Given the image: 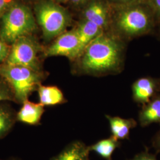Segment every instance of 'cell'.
<instances>
[{
    "instance_id": "18",
    "label": "cell",
    "mask_w": 160,
    "mask_h": 160,
    "mask_svg": "<svg viewBox=\"0 0 160 160\" xmlns=\"http://www.w3.org/2000/svg\"><path fill=\"white\" fill-rule=\"evenodd\" d=\"M6 101L15 102L11 87L5 80L0 77V103Z\"/></svg>"
},
{
    "instance_id": "15",
    "label": "cell",
    "mask_w": 160,
    "mask_h": 160,
    "mask_svg": "<svg viewBox=\"0 0 160 160\" xmlns=\"http://www.w3.org/2000/svg\"><path fill=\"white\" fill-rule=\"evenodd\" d=\"M38 92L39 103L45 106H54L67 102L61 90L55 86H39Z\"/></svg>"
},
{
    "instance_id": "8",
    "label": "cell",
    "mask_w": 160,
    "mask_h": 160,
    "mask_svg": "<svg viewBox=\"0 0 160 160\" xmlns=\"http://www.w3.org/2000/svg\"><path fill=\"white\" fill-rule=\"evenodd\" d=\"M111 12L106 0H92L82 8L81 19L94 23L106 31L110 27Z\"/></svg>"
},
{
    "instance_id": "14",
    "label": "cell",
    "mask_w": 160,
    "mask_h": 160,
    "mask_svg": "<svg viewBox=\"0 0 160 160\" xmlns=\"http://www.w3.org/2000/svg\"><path fill=\"white\" fill-rule=\"evenodd\" d=\"M90 152L89 147L81 141H75L51 160H89Z\"/></svg>"
},
{
    "instance_id": "16",
    "label": "cell",
    "mask_w": 160,
    "mask_h": 160,
    "mask_svg": "<svg viewBox=\"0 0 160 160\" xmlns=\"http://www.w3.org/2000/svg\"><path fill=\"white\" fill-rule=\"evenodd\" d=\"M17 112L7 103H0V139L5 137L17 122Z\"/></svg>"
},
{
    "instance_id": "1",
    "label": "cell",
    "mask_w": 160,
    "mask_h": 160,
    "mask_svg": "<svg viewBox=\"0 0 160 160\" xmlns=\"http://www.w3.org/2000/svg\"><path fill=\"white\" fill-rule=\"evenodd\" d=\"M125 48L124 40L104 31L75 61L74 72L94 77L118 74L123 67Z\"/></svg>"
},
{
    "instance_id": "3",
    "label": "cell",
    "mask_w": 160,
    "mask_h": 160,
    "mask_svg": "<svg viewBox=\"0 0 160 160\" xmlns=\"http://www.w3.org/2000/svg\"><path fill=\"white\" fill-rule=\"evenodd\" d=\"M0 77L11 87L15 102L22 104L37 91L46 75L42 71L4 63L0 66Z\"/></svg>"
},
{
    "instance_id": "6",
    "label": "cell",
    "mask_w": 160,
    "mask_h": 160,
    "mask_svg": "<svg viewBox=\"0 0 160 160\" xmlns=\"http://www.w3.org/2000/svg\"><path fill=\"white\" fill-rule=\"evenodd\" d=\"M11 46L6 64L42 71L39 58V53L42 48L30 35L18 39Z\"/></svg>"
},
{
    "instance_id": "12",
    "label": "cell",
    "mask_w": 160,
    "mask_h": 160,
    "mask_svg": "<svg viewBox=\"0 0 160 160\" xmlns=\"http://www.w3.org/2000/svg\"><path fill=\"white\" fill-rule=\"evenodd\" d=\"M105 116L109 121L112 136L119 141L128 139L131 130L137 126V121L132 118L125 119L110 115Z\"/></svg>"
},
{
    "instance_id": "17",
    "label": "cell",
    "mask_w": 160,
    "mask_h": 160,
    "mask_svg": "<svg viewBox=\"0 0 160 160\" xmlns=\"http://www.w3.org/2000/svg\"><path fill=\"white\" fill-rule=\"evenodd\" d=\"M120 145V142L113 137L104 139L89 147L90 151H94L104 159L112 160V156L116 149Z\"/></svg>"
},
{
    "instance_id": "5",
    "label": "cell",
    "mask_w": 160,
    "mask_h": 160,
    "mask_svg": "<svg viewBox=\"0 0 160 160\" xmlns=\"http://www.w3.org/2000/svg\"><path fill=\"white\" fill-rule=\"evenodd\" d=\"M34 10L36 20L46 40L63 33L71 23V17L68 11L53 0H41L36 4Z\"/></svg>"
},
{
    "instance_id": "27",
    "label": "cell",
    "mask_w": 160,
    "mask_h": 160,
    "mask_svg": "<svg viewBox=\"0 0 160 160\" xmlns=\"http://www.w3.org/2000/svg\"><path fill=\"white\" fill-rule=\"evenodd\" d=\"M18 160V159H16V158H10V159H8V160Z\"/></svg>"
},
{
    "instance_id": "21",
    "label": "cell",
    "mask_w": 160,
    "mask_h": 160,
    "mask_svg": "<svg viewBox=\"0 0 160 160\" xmlns=\"http://www.w3.org/2000/svg\"><path fill=\"white\" fill-rule=\"evenodd\" d=\"M10 48L0 38V66L6 62Z\"/></svg>"
},
{
    "instance_id": "19",
    "label": "cell",
    "mask_w": 160,
    "mask_h": 160,
    "mask_svg": "<svg viewBox=\"0 0 160 160\" xmlns=\"http://www.w3.org/2000/svg\"><path fill=\"white\" fill-rule=\"evenodd\" d=\"M106 1L111 7H118L145 2V0H106Z\"/></svg>"
},
{
    "instance_id": "26",
    "label": "cell",
    "mask_w": 160,
    "mask_h": 160,
    "mask_svg": "<svg viewBox=\"0 0 160 160\" xmlns=\"http://www.w3.org/2000/svg\"><path fill=\"white\" fill-rule=\"evenodd\" d=\"M53 1L56 2H66L67 1H69V0H53Z\"/></svg>"
},
{
    "instance_id": "28",
    "label": "cell",
    "mask_w": 160,
    "mask_h": 160,
    "mask_svg": "<svg viewBox=\"0 0 160 160\" xmlns=\"http://www.w3.org/2000/svg\"><path fill=\"white\" fill-rule=\"evenodd\" d=\"M159 36H160V26H159Z\"/></svg>"
},
{
    "instance_id": "4",
    "label": "cell",
    "mask_w": 160,
    "mask_h": 160,
    "mask_svg": "<svg viewBox=\"0 0 160 160\" xmlns=\"http://www.w3.org/2000/svg\"><path fill=\"white\" fill-rule=\"evenodd\" d=\"M36 28V20L29 7L12 4L1 18L0 38L12 45L18 39L30 35Z\"/></svg>"
},
{
    "instance_id": "10",
    "label": "cell",
    "mask_w": 160,
    "mask_h": 160,
    "mask_svg": "<svg viewBox=\"0 0 160 160\" xmlns=\"http://www.w3.org/2000/svg\"><path fill=\"white\" fill-rule=\"evenodd\" d=\"M17 112V121L29 125H37L40 123L45 108L40 103L26 100Z\"/></svg>"
},
{
    "instance_id": "25",
    "label": "cell",
    "mask_w": 160,
    "mask_h": 160,
    "mask_svg": "<svg viewBox=\"0 0 160 160\" xmlns=\"http://www.w3.org/2000/svg\"><path fill=\"white\" fill-rule=\"evenodd\" d=\"M92 0H69L72 6L76 7L83 8Z\"/></svg>"
},
{
    "instance_id": "20",
    "label": "cell",
    "mask_w": 160,
    "mask_h": 160,
    "mask_svg": "<svg viewBox=\"0 0 160 160\" xmlns=\"http://www.w3.org/2000/svg\"><path fill=\"white\" fill-rule=\"evenodd\" d=\"M145 3L153 12L158 24H160V0H145Z\"/></svg>"
},
{
    "instance_id": "2",
    "label": "cell",
    "mask_w": 160,
    "mask_h": 160,
    "mask_svg": "<svg viewBox=\"0 0 160 160\" xmlns=\"http://www.w3.org/2000/svg\"><path fill=\"white\" fill-rule=\"evenodd\" d=\"M111 9L110 27L113 33L123 40L149 34L158 24L153 12L145 2Z\"/></svg>"
},
{
    "instance_id": "7",
    "label": "cell",
    "mask_w": 160,
    "mask_h": 160,
    "mask_svg": "<svg viewBox=\"0 0 160 160\" xmlns=\"http://www.w3.org/2000/svg\"><path fill=\"white\" fill-rule=\"evenodd\" d=\"M43 53L45 57L61 56L74 62L80 54L79 39L76 29L65 32L58 36Z\"/></svg>"
},
{
    "instance_id": "24",
    "label": "cell",
    "mask_w": 160,
    "mask_h": 160,
    "mask_svg": "<svg viewBox=\"0 0 160 160\" xmlns=\"http://www.w3.org/2000/svg\"><path fill=\"white\" fill-rule=\"evenodd\" d=\"M152 146L157 152L160 153V130L152 139Z\"/></svg>"
},
{
    "instance_id": "11",
    "label": "cell",
    "mask_w": 160,
    "mask_h": 160,
    "mask_svg": "<svg viewBox=\"0 0 160 160\" xmlns=\"http://www.w3.org/2000/svg\"><path fill=\"white\" fill-rule=\"evenodd\" d=\"M138 120L142 127H147L152 123L160 125V93L148 103L142 105L139 112Z\"/></svg>"
},
{
    "instance_id": "23",
    "label": "cell",
    "mask_w": 160,
    "mask_h": 160,
    "mask_svg": "<svg viewBox=\"0 0 160 160\" xmlns=\"http://www.w3.org/2000/svg\"><path fill=\"white\" fill-rule=\"evenodd\" d=\"M12 4L10 0H0V20Z\"/></svg>"
},
{
    "instance_id": "9",
    "label": "cell",
    "mask_w": 160,
    "mask_h": 160,
    "mask_svg": "<svg viewBox=\"0 0 160 160\" xmlns=\"http://www.w3.org/2000/svg\"><path fill=\"white\" fill-rule=\"evenodd\" d=\"M132 98L135 102L144 105L160 93V78L142 77L132 86Z\"/></svg>"
},
{
    "instance_id": "22",
    "label": "cell",
    "mask_w": 160,
    "mask_h": 160,
    "mask_svg": "<svg viewBox=\"0 0 160 160\" xmlns=\"http://www.w3.org/2000/svg\"><path fill=\"white\" fill-rule=\"evenodd\" d=\"M129 160H158L155 155L151 154L148 151L142 152L137 155L132 159Z\"/></svg>"
},
{
    "instance_id": "13",
    "label": "cell",
    "mask_w": 160,
    "mask_h": 160,
    "mask_svg": "<svg viewBox=\"0 0 160 160\" xmlns=\"http://www.w3.org/2000/svg\"><path fill=\"white\" fill-rule=\"evenodd\" d=\"M76 30L80 43V56L84 49L92 40L104 32L96 24L82 19Z\"/></svg>"
}]
</instances>
